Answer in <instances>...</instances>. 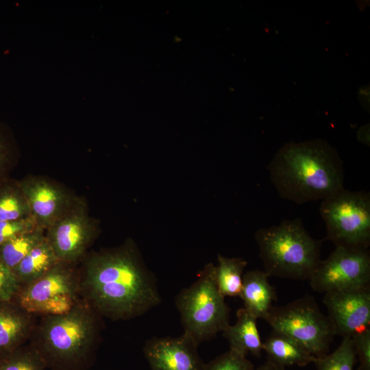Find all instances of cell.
<instances>
[{
    "instance_id": "obj_5",
    "label": "cell",
    "mask_w": 370,
    "mask_h": 370,
    "mask_svg": "<svg viewBox=\"0 0 370 370\" xmlns=\"http://www.w3.org/2000/svg\"><path fill=\"white\" fill-rule=\"evenodd\" d=\"M184 333L198 345L213 338L230 325V310L216 282V266L209 263L190 286L176 296Z\"/></svg>"
},
{
    "instance_id": "obj_25",
    "label": "cell",
    "mask_w": 370,
    "mask_h": 370,
    "mask_svg": "<svg viewBox=\"0 0 370 370\" xmlns=\"http://www.w3.org/2000/svg\"><path fill=\"white\" fill-rule=\"evenodd\" d=\"M37 227L32 217L15 221H0V246L14 236Z\"/></svg>"
},
{
    "instance_id": "obj_23",
    "label": "cell",
    "mask_w": 370,
    "mask_h": 370,
    "mask_svg": "<svg viewBox=\"0 0 370 370\" xmlns=\"http://www.w3.org/2000/svg\"><path fill=\"white\" fill-rule=\"evenodd\" d=\"M38 352L30 345H23L0 358V370H47Z\"/></svg>"
},
{
    "instance_id": "obj_4",
    "label": "cell",
    "mask_w": 370,
    "mask_h": 370,
    "mask_svg": "<svg viewBox=\"0 0 370 370\" xmlns=\"http://www.w3.org/2000/svg\"><path fill=\"white\" fill-rule=\"evenodd\" d=\"M255 239L269 276L309 280L321 260V241L309 234L300 218L262 227Z\"/></svg>"
},
{
    "instance_id": "obj_14",
    "label": "cell",
    "mask_w": 370,
    "mask_h": 370,
    "mask_svg": "<svg viewBox=\"0 0 370 370\" xmlns=\"http://www.w3.org/2000/svg\"><path fill=\"white\" fill-rule=\"evenodd\" d=\"M35 317L14 301L0 303V358L30 338L36 324Z\"/></svg>"
},
{
    "instance_id": "obj_12",
    "label": "cell",
    "mask_w": 370,
    "mask_h": 370,
    "mask_svg": "<svg viewBox=\"0 0 370 370\" xmlns=\"http://www.w3.org/2000/svg\"><path fill=\"white\" fill-rule=\"evenodd\" d=\"M198 345L184 333L178 337H152L145 341L143 353L151 370H204Z\"/></svg>"
},
{
    "instance_id": "obj_2",
    "label": "cell",
    "mask_w": 370,
    "mask_h": 370,
    "mask_svg": "<svg viewBox=\"0 0 370 370\" xmlns=\"http://www.w3.org/2000/svg\"><path fill=\"white\" fill-rule=\"evenodd\" d=\"M267 168L279 196L297 204L322 201L344 188L343 162L323 140L286 144Z\"/></svg>"
},
{
    "instance_id": "obj_27",
    "label": "cell",
    "mask_w": 370,
    "mask_h": 370,
    "mask_svg": "<svg viewBox=\"0 0 370 370\" xmlns=\"http://www.w3.org/2000/svg\"><path fill=\"white\" fill-rule=\"evenodd\" d=\"M360 362L357 370H370V328L352 336Z\"/></svg>"
},
{
    "instance_id": "obj_19",
    "label": "cell",
    "mask_w": 370,
    "mask_h": 370,
    "mask_svg": "<svg viewBox=\"0 0 370 370\" xmlns=\"http://www.w3.org/2000/svg\"><path fill=\"white\" fill-rule=\"evenodd\" d=\"M247 262L241 258H227L218 255L216 282L221 294L225 297H239L243 286V271Z\"/></svg>"
},
{
    "instance_id": "obj_7",
    "label": "cell",
    "mask_w": 370,
    "mask_h": 370,
    "mask_svg": "<svg viewBox=\"0 0 370 370\" xmlns=\"http://www.w3.org/2000/svg\"><path fill=\"white\" fill-rule=\"evenodd\" d=\"M264 320L273 330L292 338L315 357L328 353L335 336L328 317L309 295L273 306Z\"/></svg>"
},
{
    "instance_id": "obj_3",
    "label": "cell",
    "mask_w": 370,
    "mask_h": 370,
    "mask_svg": "<svg viewBox=\"0 0 370 370\" xmlns=\"http://www.w3.org/2000/svg\"><path fill=\"white\" fill-rule=\"evenodd\" d=\"M29 344L51 370H88L100 342L101 317L80 299L68 312L41 316Z\"/></svg>"
},
{
    "instance_id": "obj_28",
    "label": "cell",
    "mask_w": 370,
    "mask_h": 370,
    "mask_svg": "<svg viewBox=\"0 0 370 370\" xmlns=\"http://www.w3.org/2000/svg\"><path fill=\"white\" fill-rule=\"evenodd\" d=\"M10 161V149L5 136L0 132V177Z\"/></svg>"
},
{
    "instance_id": "obj_22",
    "label": "cell",
    "mask_w": 370,
    "mask_h": 370,
    "mask_svg": "<svg viewBox=\"0 0 370 370\" xmlns=\"http://www.w3.org/2000/svg\"><path fill=\"white\" fill-rule=\"evenodd\" d=\"M356 354L352 337L345 336L330 354L316 357L317 370H353Z\"/></svg>"
},
{
    "instance_id": "obj_1",
    "label": "cell",
    "mask_w": 370,
    "mask_h": 370,
    "mask_svg": "<svg viewBox=\"0 0 370 370\" xmlns=\"http://www.w3.org/2000/svg\"><path fill=\"white\" fill-rule=\"evenodd\" d=\"M78 274L80 298L101 317L130 320L162 302L155 276L131 243L92 254Z\"/></svg>"
},
{
    "instance_id": "obj_26",
    "label": "cell",
    "mask_w": 370,
    "mask_h": 370,
    "mask_svg": "<svg viewBox=\"0 0 370 370\" xmlns=\"http://www.w3.org/2000/svg\"><path fill=\"white\" fill-rule=\"evenodd\" d=\"M20 286L12 270L0 260V303L14 301Z\"/></svg>"
},
{
    "instance_id": "obj_10",
    "label": "cell",
    "mask_w": 370,
    "mask_h": 370,
    "mask_svg": "<svg viewBox=\"0 0 370 370\" xmlns=\"http://www.w3.org/2000/svg\"><path fill=\"white\" fill-rule=\"evenodd\" d=\"M95 234L85 202L75 199L47 229L45 238L59 261L73 264L84 255Z\"/></svg>"
},
{
    "instance_id": "obj_21",
    "label": "cell",
    "mask_w": 370,
    "mask_h": 370,
    "mask_svg": "<svg viewBox=\"0 0 370 370\" xmlns=\"http://www.w3.org/2000/svg\"><path fill=\"white\" fill-rule=\"evenodd\" d=\"M32 217L27 199L18 184H0V221Z\"/></svg>"
},
{
    "instance_id": "obj_11",
    "label": "cell",
    "mask_w": 370,
    "mask_h": 370,
    "mask_svg": "<svg viewBox=\"0 0 370 370\" xmlns=\"http://www.w3.org/2000/svg\"><path fill=\"white\" fill-rule=\"evenodd\" d=\"M323 302L335 335L352 337L369 328L370 288L326 292Z\"/></svg>"
},
{
    "instance_id": "obj_9",
    "label": "cell",
    "mask_w": 370,
    "mask_h": 370,
    "mask_svg": "<svg viewBox=\"0 0 370 370\" xmlns=\"http://www.w3.org/2000/svg\"><path fill=\"white\" fill-rule=\"evenodd\" d=\"M309 280L314 291L323 293L370 288L369 250L336 247L321 260Z\"/></svg>"
},
{
    "instance_id": "obj_6",
    "label": "cell",
    "mask_w": 370,
    "mask_h": 370,
    "mask_svg": "<svg viewBox=\"0 0 370 370\" xmlns=\"http://www.w3.org/2000/svg\"><path fill=\"white\" fill-rule=\"evenodd\" d=\"M327 239L336 247L369 249L370 245V194L345 188L321 202Z\"/></svg>"
},
{
    "instance_id": "obj_15",
    "label": "cell",
    "mask_w": 370,
    "mask_h": 370,
    "mask_svg": "<svg viewBox=\"0 0 370 370\" xmlns=\"http://www.w3.org/2000/svg\"><path fill=\"white\" fill-rule=\"evenodd\" d=\"M268 274L260 270H251L243 273L240 295L244 308L256 319H265L277 299L275 288L271 285Z\"/></svg>"
},
{
    "instance_id": "obj_20",
    "label": "cell",
    "mask_w": 370,
    "mask_h": 370,
    "mask_svg": "<svg viewBox=\"0 0 370 370\" xmlns=\"http://www.w3.org/2000/svg\"><path fill=\"white\" fill-rule=\"evenodd\" d=\"M45 238L44 230L40 227L17 235L0 246V260L13 270Z\"/></svg>"
},
{
    "instance_id": "obj_13",
    "label": "cell",
    "mask_w": 370,
    "mask_h": 370,
    "mask_svg": "<svg viewBox=\"0 0 370 370\" xmlns=\"http://www.w3.org/2000/svg\"><path fill=\"white\" fill-rule=\"evenodd\" d=\"M38 227L45 230L70 206L72 197L63 188L40 177L25 178L18 183Z\"/></svg>"
},
{
    "instance_id": "obj_16",
    "label": "cell",
    "mask_w": 370,
    "mask_h": 370,
    "mask_svg": "<svg viewBox=\"0 0 370 370\" xmlns=\"http://www.w3.org/2000/svg\"><path fill=\"white\" fill-rule=\"evenodd\" d=\"M236 322L223 332L230 350L246 356L248 354L260 358L262 342L256 324L257 319L244 308L236 312Z\"/></svg>"
},
{
    "instance_id": "obj_18",
    "label": "cell",
    "mask_w": 370,
    "mask_h": 370,
    "mask_svg": "<svg viewBox=\"0 0 370 370\" xmlns=\"http://www.w3.org/2000/svg\"><path fill=\"white\" fill-rule=\"evenodd\" d=\"M59 260L46 238L32 249L12 270L21 285L39 278Z\"/></svg>"
},
{
    "instance_id": "obj_17",
    "label": "cell",
    "mask_w": 370,
    "mask_h": 370,
    "mask_svg": "<svg viewBox=\"0 0 370 370\" xmlns=\"http://www.w3.org/2000/svg\"><path fill=\"white\" fill-rule=\"evenodd\" d=\"M262 350L267 354V360L282 366L304 367L314 363L316 357L292 338L273 330L262 343Z\"/></svg>"
},
{
    "instance_id": "obj_24",
    "label": "cell",
    "mask_w": 370,
    "mask_h": 370,
    "mask_svg": "<svg viewBox=\"0 0 370 370\" xmlns=\"http://www.w3.org/2000/svg\"><path fill=\"white\" fill-rule=\"evenodd\" d=\"M204 370H255L246 356L230 349L206 363Z\"/></svg>"
},
{
    "instance_id": "obj_29",
    "label": "cell",
    "mask_w": 370,
    "mask_h": 370,
    "mask_svg": "<svg viewBox=\"0 0 370 370\" xmlns=\"http://www.w3.org/2000/svg\"><path fill=\"white\" fill-rule=\"evenodd\" d=\"M255 370H286L285 367L277 365L269 360H267L263 364L255 368Z\"/></svg>"
},
{
    "instance_id": "obj_8",
    "label": "cell",
    "mask_w": 370,
    "mask_h": 370,
    "mask_svg": "<svg viewBox=\"0 0 370 370\" xmlns=\"http://www.w3.org/2000/svg\"><path fill=\"white\" fill-rule=\"evenodd\" d=\"M79 274L72 264L58 262L32 282L21 285L14 301L34 315H58L80 299Z\"/></svg>"
}]
</instances>
